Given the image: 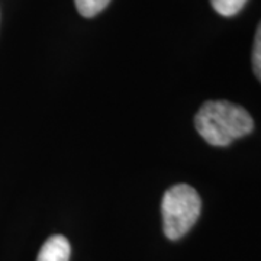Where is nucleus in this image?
Returning <instances> with one entry per match:
<instances>
[{
    "label": "nucleus",
    "instance_id": "obj_2",
    "mask_svg": "<svg viewBox=\"0 0 261 261\" xmlns=\"http://www.w3.org/2000/svg\"><path fill=\"white\" fill-rule=\"evenodd\" d=\"M202 200L189 185L171 186L163 196L161 215L163 229L168 240L176 241L185 237L200 216Z\"/></svg>",
    "mask_w": 261,
    "mask_h": 261
},
{
    "label": "nucleus",
    "instance_id": "obj_5",
    "mask_svg": "<svg viewBox=\"0 0 261 261\" xmlns=\"http://www.w3.org/2000/svg\"><path fill=\"white\" fill-rule=\"evenodd\" d=\"M212 8L222 16H233L243 9L247 0H211Z\"/></svg>",
    "mask_w": 261,
    "mask_h": 261
},
{
    "label": "nucleus",
    "instance_id": "obj_6",
    "mask_svg": "<svg viewBox=\"0 0 261 261\" xmlns=\"http://www.w3.org/2000/svg\"><path fill=\"white\" fill-rule=\"evenodd\" d=\"M252 68H254V74L257 75V79L261 83V22L258 23V28L255 32L254 38V47H252Z\"/></svg>",
    "mask_w": 261,
    "mask_h": 261
},
{
    "label": "nucleus",
    "instance_id": "obj_3",
    "mask_svg": "<svg viewBox=\"0 0 261 261\" xmlns=\"http://www.w3.org/2000/svg\"><path fill=\"white\" fill-rule=\"evenodd\" d=\"M70 243L63 235H53L39 250L37 261H70Z\"/></svg>",
    "mask_w": 261,
    "mask_h": 261
},
{
    "label": "nucleus",
    "instance_id": "obj_4",
    "mask_svg": "<svg viewBox=\"0 0 261 261\" xmlns=\"http://www.w3.org/2000/svg\"><path fill=\"white\" fill-rule=\"evenodd\" d=\"M74 2L79 13L84 18H93L99 15L111 3V0H74Z\"/></svg>",
    "mask_w": 261,
    "mask_h": 261
},
{
    "label": "nucleus",
    "instance_id": "obj_1",
    "mask_svg": "<svg viewBox=\"0 0 261 261\" xmlns=\"http://www.w3.org/2000/svg\"><path fill=\"white\" fill-rule=\"evenodd\" d=\"M195 126L207 144L225 147L248 135L254 128V121L240 105L226 100H209L196 113Z\"/></svg>",
    "mask_w": 261,
    "mask_h": 261
}]
</instances>
